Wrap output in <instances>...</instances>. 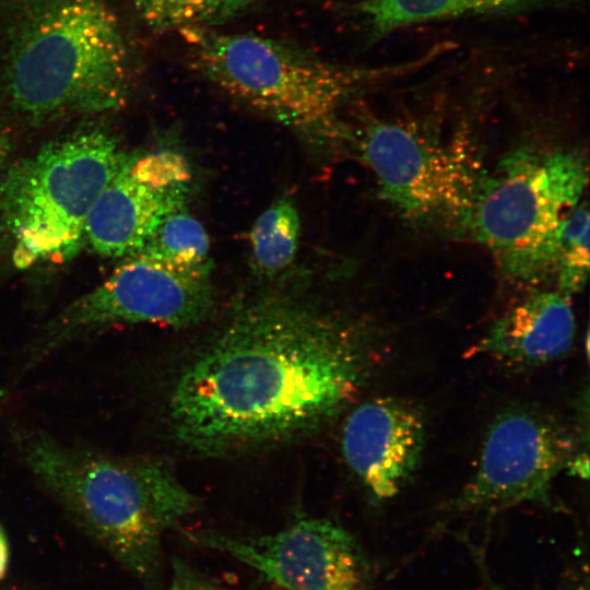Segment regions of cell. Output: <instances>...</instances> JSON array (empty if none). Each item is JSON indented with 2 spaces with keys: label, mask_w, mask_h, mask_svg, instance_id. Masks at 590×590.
Listing matches in <instances>:
<instances>
[{
  "label": "cell",
  "mask_w": 590,
  "mask_h": 590,
  "mask_svg": "<svg viewBox=\"0 0 590 590\" xmlns=\"http://www.w3.org/2000/svg\"><path fill=\"white\" fill-rule=\"evenodd\" d=\"M368 368L362 327L302 288L243 297L174 385V437L223 455L309 433L345 409Z\"/></svg>",
  "instance_id": "6da1fadb"
},
{
  "label": "cell",
  "mask_w": 590,
  "mask_h": 590,
  "mask_svg": "<svg viewBox=\"0 0 590 590\" xmlns=\"http://www.w3.org/2000/svg\"><path fill=\"white\" fill-rule=\"evenodd\" d=\"M133 60L107 0L0 2V93L34 126L127 105Z\"/></svg>",
  "instance_id": "7a4b0ae2"
},
{
  "label": "cell",
  "mask_w": 590,
  "mask_h": 590,
  "mask_svg": "<svg viewBox=\"0 0 590 590\" xmlns=\"http://www.w3.org/2000/svg\"><path fill=\"white\" fill-rule=\"evenodd\" d=\"M12 437L23 464L70 519L148 589L160 590L163 536L199 508L174 472L161 461L70 446L35 428Z\"/></svg>",
  "instance_id": "3957f363"
},
{
  "label": "cell",
  "mask_w": 590,
  "mask_h": 590,
  "mask_svg": "<svg viewBox=\"0 0 590 590\" xmlns=\"http://www.w3.org/2000/svg\"><path fill=\"white\" fill-rule=\"evenodd\" d=\"M178 33L193 67L216 87L318 143L349 140L341 109L382 72L333 63L260 34L204 27Z\"/></svg>",
  "instance_id": "277c9868"
},
{
  "label": "cell",
  "mask_w": 590,
  "mask_h": 590,
  "mask_svg": "<svg viewBox=\"0 0 590 590\" xmlns=\"http://www.w3.org/2000/svg\"><path fill=\"white\" fill-rule=\"evenodd\" d=\"M126 152L101 127L52 140L0 180V238L16 269L73 258L88 213Z\"/></svg>",
  "instance_id": "5b68a950"
},
{
  "label": "cell",
  "mask_w": 590,
  "mask_h": 590,
  "mask_svg": "<svg viewBox=\"0 0 590 590\" xmlns=\"http://www.w3.org/2000/svg\"><path fill=\"white\" fill-rule=\"evenodd\" d=\"M587 184L579 152L520 149L481 176L462 225L504 274L536 282L553 272L559 225Z\"/></svg>",
  "instance_id": "8992f818"
},
{
  "label": "cell",
  "mask_w": 590,
  "mask_h": 590,
  "mask_svg": "<svg viewBox=\"0 0 590 590\" xmlns=\"http://www.w3.org/2000/svg\"><path fill=\"white\" fill-rule=\"evenodd\" d=\"M212 267L189 268L145 255L125 258L99 285L52 317L24 349L23 376L63 346L121 323L190 327L214 309Z\"/></svg>",
  "instance_id": "52a82bcc"
},
{
  "label": "cell",
  "mask_w": 590,
  "mask_h": 590,
  "mask_svg": "<svg viewBox=\"0 0 590 590\" xmlns=\"http://www.w3.org/2000/svg\"><path fill=\"white\" fill-rule=\"evenodd\" d=\"M380 198L412 222L463 224L481 174L460 145L414 123L371 118L350 133Z\"/></svg>",
  "instance_id": "ba28073f"
},
{
  "label": "cell",
  "mask_w": 590,
  "mask_h": 590,
  "mask_svg": "<svg viewBox=\"0 0 590 590\" xmlns=\"http://www.w3.org/2000/svg\"><path fill=\"white\" fill-rule=\"evenodd\" d=\"M257 571L274 590H371L374 567L354 535L326 518H300L272 533L185 532Z\"/></svg>",
  "instance_id": "9c48e42d"
},
{
  "label": "cell",
  "mask_w": 590,
  "mask_h": 590,
  "mask_svg": "<svg viewBox=\"0 0 590 590\" xmlns=\"http://www.w3.org/2000/svg\"><path fill=\"white\" fill-rule=\"evenodd\" d=\"M574 438L554 417L509 408L489 424L474 474L453 503L457 511L545 503L575 452Z\"/></svg>",
  "instance_id": "30bf717a"
},
{
  "label": "cell",
  "mask_w": 590,
  "mask_h": 590,
  "mask_svg": "<svg viewBox=\"0 0 590 590\" xmlns=\"http://www.w3.org/2000/svg\"><path fill=\"white\" fill-rule=\"evenodd\" d=\"M191 174L177 152L126 153L92 206L84 245L109 258L138 252L163 219L186 208Z\"/></svg>",
  "instance_id": "8fae6325"
},
{
  "label": "cell",
  "mask_w": 590,
  "mask_h": 590,
  "mask_svg": "<svg viewBox=\"0 0 590 590\" xmlns=\"http://www.w3.org/2000/svg\"><path fill=\"white\" fill-rule=\"evenodd\" d=\"M423 413L397 397H379L357 405L343 427L346 464L370 494L390 499L417 471L425 447Z\"/></svg>",
  "instance_id": "7c38bea8"
},
{
  "label": "cell",
  "mask_w": 590,
  "mask_h": 590,
  "mask_svg": "<svg viewBox=\"0 0 590 590\" xmlns=\"http://www.w3.org/2000/svg\"><path fill=\"white\" fill-rule=\"evenodd\" d=\"M576 334L571 298L535 292L499 317L469 351L514 366H538L565 356Z\"/></svg>",
  "instance_id": "4fadbf2b"
},
{
  "label": "cell",
  "mask_w": 590,
  "mask_h": 590,
  "mask_svg": "<svg viewBox=\"0 0 590 590\" xmlns=\"http://www.w3.org/2000/svg\"><path fill=\"white\" fill-rule=\"evenodd\" d=\"M557 0H363L359 11L377 34L412 24L469 14L528 9Z\"/></svg>",
  "instance_id": "5bb4252c"
},
{
  "label": "cell",
  "mask_w": 590,
  "mask_h": 590,
  "mask_svg": "<svg viewBox=\"0 0 590 590\" xmlns=\"http://www.w3.org/2000/svg\"><path fill=\"white\" fill-rule=\"evenodd\" d=\"M264 0H132L140 22L153 33L215 28L257 8Z\"/></svg>",
  "instance_id": "9a60e30c"
},
{
  "label": "cell",
  "mask_w": 590,
  "mask_h": 590,
  "mask_svg": "<svg viewBox=\"0 0 590 590\" xmlns=\"http://www.w3.org/2000/svg\"><path fill=\"white\" fill-rule=\"evenodd\" d=\"M300 219L295 202L278 198L255 221L249 233L251 259L264 276H275L294 261L298 247Z\"/></svg>",
  "instance_id": "2e32d148"
},
{
  "label": "cell",
  "mask_w": 590,
  "mask_h": 590,
  "mask_svg": "<svg viewBox=\"0 0 590 590\" xmlns=\"http://www.w3.org/2000/svg\"><path fill=\"white\" fill-rule=\"evenodd\" d=\"M135 253H145L182 267L213 268L209 236L203 225L186 208L165 216Z\"/></svg>",
  "instance_id": "e0dca14e"
},
{
  "label": "cell",
  "mask_w": 590,
  "mask_h": 590,
  "mask_svg": "<svg viewBox=\"0 0 590 590\" xmlns=\"http://www.w3.org/2000/svg\"><path fill=\"white\" fill-rule=\"evenodd\" d=\"M589 209L587 201L578 203L559 225L553 272L556 291L573 297L580 292L589 274Z\"/></svg>",
  "instance_id": "ac0fdd59"
},
{
  "label": "cell",
  "mask_w": 590,
  "mask_h": 590,
  "mask_svg": "<svg viewBox=\"0 0 590 590\" xmlns=\"http://www.w3.org/2000/svg\"><path fill=\"white\" fill-rule=\"evenodd\" d=\"M165 590H225L180 558L172 559L170 583Z\"/></svg>",
  "instance_id": "d6986e66"
},
{
  "label": "cell",
  "mask_w": 590,
  "mask_h": 590,
  "mask_svg": "<svg viewBox=\"0 0 590 590\" xmlns=\"http://www.w3.org/2000/svg\"><path fill=\"white\" fill-rule=\"evenodd\" d=\"M13 142V133L10 126L0 116V180L12 164Z\"/></svg>",
  "instance_id": "ffe728a7"
},
{
  "label": "cell",
  "mask_w": 590,
  "mask_h": 590,
  "mask_svg": "<svg viewBox=\"0 0 590 590\" xmlns=\"http://www.w3.org/2000/svg\"><path fill=\"white\" fill-rule=\"evenodd\" d=\"M9 560V547L5 535L0 527V579L5 573Z\"/></svg>",
  "instance_id": "44dd1931"
},
{
  "label": "cell",
  "mask_w": 590,
  "mask_h": 590,
  "mask_svg": "<svg viewBox=\"0 0 590 590\" xmlns=\"http://www.w3.org/2000/svg\"><path fill=\"white\" fill-rule=\"evenodd\" d=\"M582 590V589H581ZM587 590V589H586Z\"/></svg>",
  "instance_id": "7402d4cb"
}]
</instances>
